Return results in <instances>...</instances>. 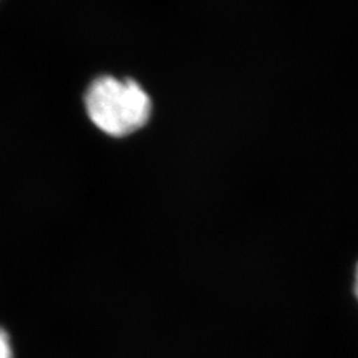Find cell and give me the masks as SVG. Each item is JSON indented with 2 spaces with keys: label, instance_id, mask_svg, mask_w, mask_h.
I'll return each mask as SVG.
<instances>
[{
  "label": "cell",
  "instance_id": "7a4b0ae2",
  "mask_svg": "<svg viewBox=\"0 0 358 358\" xmlns=\"http://www.w3.org/2000/svg\"><path fill=\"white\" fill-rule=\"evenodd\" d=\"M0 358H14L13 339L3 327H0Z\"/></svg>",
  "mask_w": 358,
  "mask_h": 358
},
{
  "label": "cell",
  "instance_id": "3957f363",
  "mask_svg": "<svg viewBox=\"0 0 358 358\" xmlns=\"http://www.w3.org/2000/svg\"><path fill=\"white\" fill-rule=\"evenodd\" d=\"M352 291H354V297L358 303V262L355 263L354 267V282H352Z\"/></svg>",
  "mask_w": 358,
  "mask_h": 358
},
{
  "label": "cell",
  "instance_id": "6da1fadb",
  "mask_svg": "<svg viewBox=\"0 0 358 358\" xmlns=\"http://www.w3.org/2000/svg\"><path fill=\"white\" fill-rule=\"evenodd\" d=\"M84 102L93 124L112 138H126L143 129L152 114L148 93L130 78H97L87 88Z\"/></svg>",
  "mask_w": 358,
  "mask_h": 358
}]
</instances>
